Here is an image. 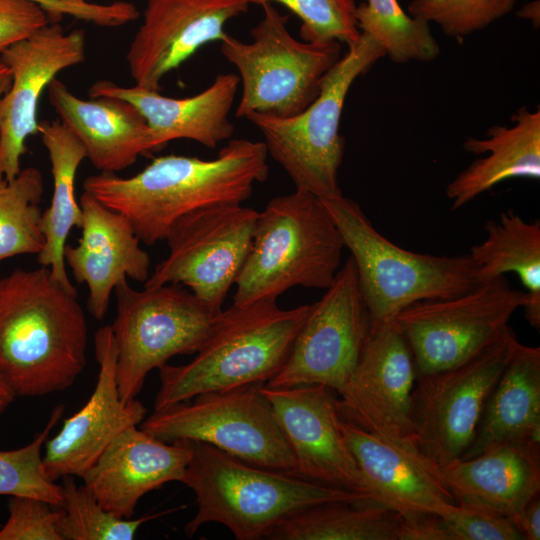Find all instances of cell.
Here are the masks:
<instances>
[{
	"label": "cell",
	"instance_id": "1",
	"mask_svg": "<svg viewBox=\"0 0 540 540\" xmlns=\"http://www.w3.org/2000/svg\"><path fill=\"white\" fill-rule=\"evenodd\" d=\"M267 156L264 142L232 139L214 159L159 156L131 177L91 175L83 190L122 214L140 241L151 246L165 240L188 213L248 200L254 184L268 177Z\"/></svg>",
	"mask_w": 540,
	"mask_h": 540
},
{
	"label": "cell",
	"instance_id": "2",
	"mask_svg": "<svg viewBox=\"0 0 540 540\" xmlns=\"http://www.w3.org/2000/svg\"><path fill=\"white\" fill-rule=\"evenodd\" d=\"M88 327L77 294L49 268L0 277V375L15 397L61 392L86 365Z\"/></svg>",
	"mask_w": 540,
	"mask_h": 540
},
{
	"label": "cell",
	"instance_id": "3",
	"mask_svg": "<svg viewBox=\"0 0 540 540\" xmlns=\"http://www.w3.org/2000/svg\"><path fill=\"white\" fill-rule=\"evenodd\" d=\"M181 441L190 450L182 483L195 493L198 505L184 528L188 537L216 522L238 540L265 539L278 523L309 507L371 501L357 492L251 464L208 443Z\"/></svg>",
	"mask_w": 540,
	"mask_h": 540
},
{
	"label": "cell",
	"instance_id": "4",
	"mask_svg": "<svg viewBox=\"0 0 540 540\" xmlns=\"http://www.w3.org/2000/svg\"><path fill=\"white\" fill-rule=\"evenodd\" d=\"M310 306L281 309L268 299L222 310L194 359L159 368L154 410L206 392L266 384L284 365Z\"/></svg>",
	"mask_w": 540,
	"mask_h": 540
},
{
	"label": "cell",
	"instance_id": "5",
	"mask_svg": "<svg viewBox=\"0 0 540 540\" xmlns=\"http://www.w3.org/2000/svg\"><path fill=\"white\" fill-rule=\"evenodd\" d=\"M344 247L319 197L296 189L272 198L258 212L233 304L277 300L296 286L327 289L340 269Z\"/></svg>",
	"mask_w": 540,
	"mask_h": 540
},
{
	"label": "cell",
	"instance_id": "6",
	"mask_svg": "<svg viewBox=\"0 0 540 540\" xmlns=\"http://www.w3.org/2000/svg\"><path fill=\"white\" fill-rule=\"evenodd\" d=\"M320 199L351 253L371 327L416 302L454 297L479 285L468 255L403 249L380 234L359 204L343 193Z\"/></svg>",
	"mask_w": 540,
	"mask_h": 540
},
{
	"label": "cell",
	"instance_id": "7",
	"mask_svg": "<svg viewBox=\"0 0 540 540\" xmlns=\"http://www.w3.org/2000/svg\"><path fill=\"white\" fill-rule=\"evenodd\" d=\"M384 56L382 45L361 33L325 75L318 96L302 112L286 118L257 113L246 118L260 130L267 153L297 190L319 198L342 193L338 170L345 141L339 126L345 99L354 81Z\"/></svg>",
	"mask_w": 540,
	"mask_h": 540
},
{
	"label": "cell",
	"instance_id": "8",
	"mask_svg": "<svg viewBox=\"0 0 540 540\" xmlns=\"http://www.w3.org/2000/svg\"><path fill=\"white\" fill-rule=\"evenodd\" d=\"M262 7L264 15L251 30V42L227 33L220 40L221 53L237 68L242 86L235 116L292 117L318 96L325 75L341 58V43L299 41L288 30V15L272 3Z\"/></svg>",
	"mask_w": 540,
	"mask_h": 540
},
{
	"label": "cell",
	"instance_id": "9",
	"mask_svg": "<svg viewBox=\"0 0 540 540\" xmlns=\"http://www.w3.org/2000/svg\"><path fill=\"white\" fill-rule=\"evenodd\" d=\"M111 325L116 347V375L121 399L141 391L148 373L175 355L197 352L210 337L220 312L212 310L182 285L136 290L120 282Z\"/></svg>",
	"mask_w": 540,
	"mask_h": 540
},
{
	"label": "cell",
	"instance_id": "10",
	"mask_svg": "<svg viewBox=\"0 0 540 540\" xmlns=\"http://www.w3.org/2000/svg\"><path fill=\"white\" fill-rule=\"evenodd\" d=\"M263 385L199 394L154 410L140 428L167 443L204 442L251 464L296 475L295 459Z\"/></svg>",
	"mask_w": 540,
	"mask_h": 540
},
{
	"label": "cell",
	"instance_id": "11",
	"mask_svg": "<svg viewBox=\"0 0 540 540\" xmlns=\"http://www.w3.org/2000/svg\"><path fill=\"white\" fill-rule=\"evenodd\" d=\"M525 302L526 293L500 276L454 297L416 302L393 320L408 342L418 376L456 366L484 350Z\"/></svg>",
	"mask_w": 540,
	"mask_h": 540
},
{
	"label": "cell",
	"instance_id": "12",
	"mask_svg": "<svg viewBox=\"0 0 540 540\" xmlns=\"http://www.w3.org/2000/svg\"><path fill=\"white\" fill-rule=\"evenodd\" d=\"M517 340L508 326L495 342L468 360L417 376L410 417L415 448L425 458L445 465L462 457Z\"/></svg>",
	"mask_w": 540,
	"mask_h": 540
},
{
	"label": "cell",
	"instance_id": "13",
	"mask_svg": "<svg viewBox=\"0 0 540 540\" xmlns=\"http://www.w3.org/2000/svg\"><path fill=\"white\" fill-rule=\"evenodd\" d=\"M258 212L241 204L203 208L179 218L165 240L169 253L145 281V288L187 286L216 312L235 285L251 249Z\"/></svg>",
	"mask_w": 540,
	"mask_h": 540
},
{
	"label": "cell",
	"instance_id": "14",
	"mask_svg": "<svg viewBox=\"0 0 540 540\" xmlns=\"http://www.w3.org/2000/svg\"><path fill=\"white\" fill-rule=\"evenodd\" d=\"M371 331L351 256L311 304L290 353L268 387L321 384L337 393L353 373Z\"/></svg>",
	"mask_w": 540,
	"mask_h": 540
},
{
	"label": "cell",
	"instance_id": "15",
	"mask_svg": "<svg viewBox=\"0 0 540 540\" xmlns=\"http://www.w3.org/2000/svg\"><path fill=\"white\" fill-rule=\"evenodd\" d=\"M416 378L411 349L396 322L372 326L353 373L338 392L340 414L392 443L415 447L410 409Z\"/></svg>",
	"mask_w": 540,
	"mask_h": 540
},
{
	"label": "cell",
	"instance_id": "16",
	"mask_svg": "<svg viewBox=\"0 0 540 540\" xmlns=\"http://www.w3.org/2000/svg\"><path fill=\"white\" fill-rule=\"evenodd\" d=\"M0 54L11 72L10 87L0 100V176L12 179L21 170L26 140L38 133L42 92L58 73L85 60V35L49 22Z\"/></svg>",
	"mask_w": 540,
	"mask_h": 540
},
{
	"label": "cell",
	"instance_id": "17",
	"mask_svg": "<svg viewBox=\"0 0 540 540\" xmlns=\"http://www.w3.org/2000/svg\"><path fill=\"white\" fill-rule=\"evenodd\" d=\"M262 391L293 454L296 475L371 500L341 432V414L333 390L321 384H264Z\"/></svg>",
	"mask_w": 540,
	"mask_h": 540
},
{
	"label": "cell",
	"instance_id": "18",
	"mask_svg": "<svg viewBox=\"0 0 540 540\" xmlns=\"http://www.w3.org/2000/svg\"><path fill=\"white\" fill-rule=\"evenodd\" d=\"M243 0H148L126 59L136 86L159 91L163 77L199 48L225 35V24L248 10Z\"/></svg>",
	"mask_w": 540,
	"mask_h": 540
},
{
	"label": "cell",
	"instance_id": "19",
	"mask_svg": "<svg viewBox=\"0 0 540 540\" xmlns=\"http://www.w3.org/2000/svg\"><path fill=\"white\" fill-rule=\"evenodd\" d=\"M94 346L99 373L90 398L44 445L43 466L53 481L65 476L82 478L109 443L125 428L139 425L147 413L140 401L124 402L120 397L111 325L96 331Z\"/></svg>",
	"mask_w": 540,
	"mask_h": 540
},
{
	"label": "cell",
	"instance_id": "20",
	"mask_svg": "<svg viewBox=\"0 0 540 540\" xmlns=\"http://www.w3.org/2000/svg\"><path fill=\"white\" fill-rule=\"evenodd\" d=\"M79 204L81 236L76 245L66 244L64 260L74 279L88 287V312L102 320L116 286L127 278L145 282L151 260L122 214L84 190Z\"/></svg>",
	"mask_w": 540,
	"mask_h": 540
},
{
	"label": "cell",
	"instance_id": "21",
	"mask_svg": "<svg viewBox=\"0 0 540 540\" xmlns=\"http://www.w3.org/2000/svg\"><path fill=\"white\" fill-rule=\"evenodd\" d=\"M190 459L184 441L167 443L132 425L121 431L82 476L109 512L131 518L138 501L171 481H183Z\"/></svg>",
	"mask_w": 540,
	"mask_h": 540
},
{
	"label": "cell",
	"instance_id": "22",
	"mask_svg": "<svg viewBox=\"0 0 540 540\" xmlns=\"http://www.w3.org/2000/svg\"><path fill=\"white\" fill-rule=\"evenodd\" d=\"M420 455L424 466L449 490L457 503L494 510L511 518L517 527L527 504L539 495L538 442L506 441L471 458L457 459L445 465H436Z\"/></svg>",
	"mask_w": 540,
	"mask_h": 540
},
{
	"label": "cell",
	"instance_id": "23",
	"mask_svg": "<svg viewBox=\"0 0 540 540\" xmlns=\"http://www.w3.org/2000/svg\"><path fill=\"white\" fill-rule=\"evenodd\" d=\"M340 429L372 501L405 519L440 516L457 504L449 490L424 466L415 447L392 443L342 416Z\"/></svg>",
	"mask_w": 540,
	"mask_h": 540
},
{
	"label": "cell",
	"instance_id": "24",
	"mask_svg": "<svg viewBox=\"0 0 540 540\" xmlns=\"http://www.w3.org/2000/svg\"><path fill=\"white\" fill-rule=\"evenodd\" d=\"M239 84L237 74H219L202 92L172 98L136 85L126 87L99 80L91 85L89 97H117L134 105L152 131L156 150L177 139L193 140L213 149L233 135L229 114Z\"/></svg>",
	"mask_w": 540,
	"mask_h": 540
},
{
	"label": "cell",
	"instance_id": "25",
	"mask_svg": "<svg viewBox=\"0 0 540 540\" xmlns=\"http://www.w3.org/2000/svg\"><path fill=\"white\" fill-rule=\"evenodd\" d=\"M47 89L59 120L81 142L86 158L100 172L122 171L140 155L157 151L147 121L128 101L110 96L82 99L57 78Z\"/></svg>",
	"mask_w": 540,
	"mask_h": 540
},
{
	"label": "cell",
	"instance_id": "26",
	"mask_svg": "<svg viewBox=\"0 0 540 540\" xmlns=\"http://www.w3.org/2000/svg\"><path fill=\"white\" fill-rule=\"evenodd\" d=\"M510 125H494L486 138H468L465 151L483 155L461 171L446 187L457 210L497 184L514 178H540V109L522 106Z\"/></svg>",
	"mask_w": 540,
	"mask_h": 540
},
{
	"label": "cell",
	"instance_id": "27",
	"mask_svg": "<svg viewBox=\"0 0 540 540\" xmlns=\"http://www.w3.org/2000/svg\"><path fill=\"white\" fill-rule=\"evenodd\" d=\"M513 440L540 443V348L518 340L485 401L472 442L460 459Z\"/></svg>",
	"mask_w": 540,
	"mask_h": 540
},
{
	"label": "cell",
	"instance_id": "28",
	"mask_svg": "<svg viewBox=\"0 0 540 540\" xmlns=\"http://www.w3.org/2000/svg\"><path fill=\"white\" fill-rule=\"evenodd\" d=\"M38 133L48 152L53 193L48 208L42 212L41 231L45 243L37 254V261L49 268L66 290L77 294L67 274L64 249L72 228H80L82 222V209L75 196V179L86 151L60 120L39 122Z\"/></svg>",
	"mask_w": 540,
	"mask_h": 540
},
{
	"label": "cell",
	"instance_id": "29",
	"mask_svg": "<svg viewBox=\"0 0 540 540\" xmlns=\"http://www.w3.org/2000/svg\"><path fill=\"white\" fill-rule=\"evenodd\" d=\"M485 239L471 247L469 258L477 282L515 273L526 288L525 319L540 328V222H528L513 210L485 226Z\"/></svg>",
	"mask_w": 540,
	"mask_h": 540
},
{
	"label": "cell",
	"instance_id": "30",
	"mask_svg": "<svg viewBox=\"0 0 540 540\" xmlns=\"http://www.w3.org/2000/svg\"><path fill=\"white\" fill-rule=\"evenodd\" d=\"M402 516L374 501L315 505L284 519L270 540H398Z\"/></svg>",
	"mask_w": 540,
	"mask_h": 540
},
{
	"label": "cell",
	"instance_id": "31",
	"mask_svg": "<svg viewBox=\"0 0 540 540\" xmlns=\"http://www.w3.org/2000/svg\"><path fill=\"white\" fill-rule=\"evenodd\" d=\"M44 180L36 167H26L12 179L0 176V262L38 254L45 243L41 231Z\"/></svg>",
	"mask_w": 540,
	"mask_h": 540
},
{
	"label": "cell",
	"instance_id": "32",
	"mask_svg": "<svg viewBox=\"0 0 540 540\" xmlns=\"http://www.w3.org/2000/svg\"><path fill=\"white\" fill-rule=\"evenodd\" d=\"M357 26L376 39L395 63L432 61L440 54L428 23L410 16L397 0H367L357 5Z\"/></svg>",
	"mask_w": 540,
	"mask_h": 540
},
{
	"label": "cell",
	"instance_id": "33",
	"mask_svg": "<svg viewBox=\"0 0 540 540\" xmlns=\"http://www.w3.org/2000/svg\"><path fill=\"white\" fill-rule=\"evenodd\" d=\"M62 479L63 514L58 526L63 540H131L147 521L186 507L182 505L137 519L122 518L106 510L84 485L76 484L74 476Z\"/></svg>",
	"mask_w": 540,
	"mask_h": 540
},
{
	"label": "cell",
	"instance_id": "34",
	"mask_svg": "<svg viewBox=\"0 0 540 540\" xmlns=\"http://www.w3.org/2000/svg\"><path fill=\"white\" fill-rule=\"evenodd\" d=\"M63 412V405L56 406L43 430L25 446L0 450V496L34 497L53 507L62 505V486L46 474L42 450Z\"/></svg>",
	"mask_w": 540,
	"mask_h": 540
},
{
	"label": "cell",
	"instance_id": "35",
	"mask_svg": "<svg viewBox=\"0 0 540 540\" xmlns=\"http://www.w3.org/2000/svg\"><path fill=\"white\" fill-rule=\"evenodd\" d=\"M517 0H412L408 14L435 23L452 38H464L485 29L508 14Z\"/></svg>",
	"mask_w": 540,
	"mask_h": 540
},
{
	"label": "cell",
	"instance_id": "36",
	"mask_svg": "<svg viewBox=\"0 0 540 540\" xmlns=\"http://www.w3.org/2000/svg\"><path fill=\"white\" fill-rule=\"evenodd\" d=\"M247 4L279 3L296 14L302 22L303 41L327 43L338 41L347 46L360 37L354 0H243Z\"/></svg>",
	"mask_w": 540,
	"mask_h": 540
},
{
	"label": "cell",
	"instance_id": "37",
	"mask_svg": "<svg viewBox=\"0 0 540 540\" xmlns=\"http://www.w3.org/2000/svg\"><path fill=\"white\" fill-rule=\"evenodd\" d=\"M439 517L451 540H524L511 518L479 505L457 503Z\"/></svg>",
	"mask_w": 540,
	"mask_h": 540
},
{
	"label": "cell",
	"instance_id": "38",
	"mask_svg": "<svg viewBox=\"0 0 540 540\" xmlns=\"http://www.w3.org/2000/svg\"><path fill=\"white\" fill-rule=\"evenodd\" d=\"M8 512L0 540H63L58 526L62 509L38 498L10 496Z\"/></svg>",
	"mask_w": 540,
	"mask_h": 540
},
{
	"label": "cell",
	"instance_id": "39",
	"mask_svg": "<svg viewBox=\"0 0 540 540\" xmlns=\"http://www.w3.org/2000/svg\"><path fill=\"white\" fill-rule=\"evenodd\" d=\"M48 17L33 0H0V53L47 25Z\"/></svg>",
	"mask_w": 540,
	"mask_h": 540
},
{
	"label": "cell",
	"instance_id": "40",
	"mask_svg": "<svg viewBox=\"0 0 540 540\" xmlns=\"http://www.w3.org/2000/svg\"><path fill=\"white\" fill-rule=\"evenodd\" d=\"M398 540H451V536L438 515L402 517Z\"/></svg>",
	"mask_w": 540,
	"mask_h": 540
},
{
	"label": "cell",
	"instance_id": "41",
	"mask_svg": "<svg viewBox=\"0 0 540 540\" xmlns=\"http://www.w3.org/2000/svg\"><path fill=\"white\" fill-rule=\"evenodd\" d=\"M518 528L526 540L540 539V498L535 496L525 507Z\"/></svg>",
	"mask_w": 540,
	"mask_h": 540
},
{
	"label": "cell",
	"instance_id": "42",
	"mask_svg": "<svg viewBox=\"0 0 540 540\" xmlns=\"http://www.w3.org/2000/svg\"><path fill=\"white\" fill-rule=\"evenodd\" d=\"M517 14L521 18L531 20L535 28L539 27L540 12L538 0L530 2L523 6V8Z\"/></svg>",
	"mask_w": 540,
	"mask_h": 540
},
{
	"label": "cell",
	"instance_id": "43",
	"mask_svg": "<svg viewBox=\"0 0 540 540\" xmlns=\"http://www.w3.org/2000/svg\"><path fill=\"white\" fill-rule=\"evenodd\" d=\"M15 395L0 375V415L9 407Z\"/></svg>",
	"mask_w": 540,
	"mask_h": 540
},
{
	"label": "cell",
	"instance_id": "44",
	"mask_svg": "<svg viewBox=\"0 0 540 540\" xmlns=\"http://www.w3.org/2000/svg\"><path fill=\"white\" fill-rule=\"evenodd\" d=\"M11 84V72L0 54V100Z\"/></svg>",
	"mask_w": 540,
	"mask_h": 540
},
{
	"label": "cell",
	"instance_id": "45",
	"mask_svg": "<svg viewBox=\"0 0 540 540\" xmlns=\"http://www.w3.org/2000/svg\"><path fill=\"white\" fill-rule=\"evenodd\" d=\"M40 4L46 11L55 12L60 8V3L55 0H33Z\"/></svg>",
	"mask_w": 540,
	"mask_h": 540
},
{
	"label": "cell",
	"instance_id": "46",
	"mask_svg": "<svg viewBox=\"0 0 540 540\" xmlns=\"http://www.w3.org/2000/svg\"><path fill=\"white\" fill-rule=\"evenodd\" d=\"M61 3L70 4V5H81L88 3V0H55Z\"/></svg>",
	"mask_w": 540,
	"mask_h": 540
}]
</instances>
